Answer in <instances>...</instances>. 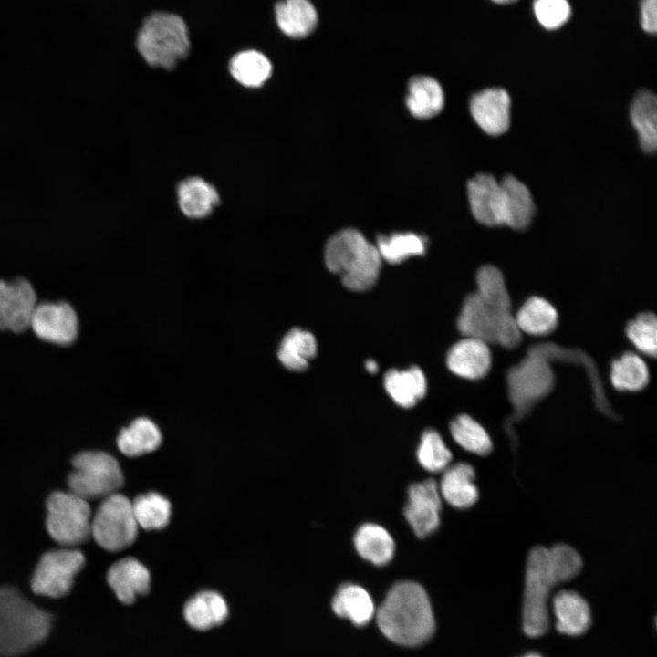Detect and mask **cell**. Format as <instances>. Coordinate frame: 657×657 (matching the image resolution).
<instances>
[{
    "mask_svg": "<svg viewBox=\"0 0 657 657\" xmlns=\"http://www.w3.org/2000/svg\"><path fill=\"white\" fill-rule=\"evenodd\" d=\"M610 378L620 391H637L649 382L650 373L646 362L633 352H626L610 365Z\"/></svg>",
    "mask_w": 657,
    "mask_h": 657,
    "instance_id": "34",
    "label": "cell"
},
{
    "mask_svg": "<svg viewBox=\"0 0 657 657\" xmlns=\"http://www.w3.org/2000/svg\"><path fill=\"white\" fill-rule=\"evenodd\" d=\"M85 558L79 550L64 548L45 553L32 577L31 588L36 594L59 598L67 595L74 577L83 568Z\"/></svg>",
    "mask_w": 657,
    "mask_h": 657,
    "instance_id": "11",
    "label": "cell"
},
{
    "mask_svg": "<svg viewBox=\"0 0 657 657\" xmlns=\"http://www.w3.org/2000/svg\"><path fill=\"white\" fill-rule=\"evenodd\" d=\"M500 184L503 194L504 225L516 230L527 228L536 213L530 191L513 175L505 176Z\"/></svg>",
    "mask_w": 657,
    "mask_h": 657,
    "instance_id": "19",
    "label": "cell"
},
{
    "mask_svg": "<svg viewBox=\"0 0 657 657\" xmlns=\"http://www.w3.org/2000/svg\"><path fill=\"white\" fill-rule=\"evenodd\" d=\"M467 194L472 214L480 224L504 225L502 188L493 175H475L467 183Z\"/></svg>",
    "mask_w": 657,
    "mask_h": 657,
    "instance_id": "16",
    "label": "cell"
},
{
    "mask_svg": "<svg viewBox=\"0 0 657 657\" xmlns=\"http://www.w3.org/2000/svg\"><path fill=\"white\" fill-rule=\"evenodd\" d=\"M491 1L495 4H498V5H509V4L516 2L517 0H491Z\"/></svg>",
    "mask_w": 657,
    "mask_h": 657,
    "instance_id": "45",
    "label": "cell"
},
{
    "mask_svg": "<svg viewBox=\"0 0 657 657\" xmlns=\"http://www.w3.org/2000/svg\"><path fill=\"white\" fill-rule=\"evenodd\" d=\"M626 335L632 345L644 355L655 358L657 350V321L652 313H641L626 327Z\"/></svg>",
    "mask_w": 657,
    "mask_h": 657,
    "instance_id": "40",
    "label": "cell"
},
{
    "mask_svg": "<svg viewBox=\"0 0 657 657\" xmlns=\"http://www.w3.org/2000/svg\"><path fill=\"white\" fill-rule=\"evenodd\" d=\"M515 319L521 333L544 336L557 328L558 315L548 300L532 297L521 306L515 315Z\"/></svg>",
    "mask_w": 657,
    "mask_h": 657,
    "instance_id": "30",
    "label": "cell"
},
{
    "mask_svg": "<svg viewBox=\"0 0 657 657\" xmlns=\"http://www.w3.org/2000/svg\"><path fill=\"white\" fill-rule=\"evenodd\" d=\"M324 256L328 270L339 275L343 285L353 291H365L375 285L382 260L376 245L355 229L332 235Z\"/></svg>",
    "mask_w": 657,
    "mask_h": 657,
    "instance_id": "3",
    "label": "cell"
},
{
    "mask_svg": "<svg viewBox=\"0 0 657 657\" xmlns=\"http://www.w3.org/2000/svg\"><path fill=\"white\" fill-rule=\"evenodd\" d=\"M425 244L423 236L414 233H393L379 235L376 247L381 259L399 264L411 256L423 255Z\"/></svg>",
    "mask_w": 657,
    "mask_h": 657,
    "instance_id": "36",
    "label": "cell"
},
{
    "mask_svg": "<svg viewBox=\"0 0 657 657\" xmlns=\"http://www.w3.org/2000/svg\"><path fill=\"white\" fill-rule=\"evenodd\" d=\"M522 657H542V656H541L540 654H538V653H536V652H529V653H527V654H526V655H524V656H522Z\"/></svg>",
    "mask_w": 657,
    "mask_h": 657,
    "instance_id": "46",
    "label": "cell"
},
{
    "mask_svg": "<svg viewBox=\"0 0 657 657\" xmlns=\"http://www.w3.org/2000/svg\"><path fill=\"white\" fill-rule=\"evenodd\" d=\"M177 194L180 209L190 218L206 217L219 203L216 189L199 177L182 181L177 188Z\"/></svg>",
    "mask_w": 657,
    "mask_h": 657,
    "instance_id": "24",
    "label": "cell"
},
{
    "mask_svg": "<svg viewBox=\"0 0 657 657\" xmlns=\"http://www.w3.org/2000/svg\"><path fill=\"white\" fill-rule=\"evenodd\" d=\"M69 491L86 499L105 498L122 486L124 479L118 461L100 451H86L72 459Z\"/></svg>",
    "mask_w": 657,
    "mask_h": 657,
    "instance_id": "7",
    "label": "cell"
},
{
    "mask_svg": "<svg viewBox=\"0 0 657 657\" xmlns=\"http://www.w3.org/2000/svg\"><path fill=\"white\" fill-rule=\"evenodd\" d=\"M557 630L563 634L578 636L584 633L591 622L587 601L573 590L558 592L552 602Z\"/></svg>",
    "mask_w": 657,
    "mask_h": 657,
    "instance_id": "20",
    "label": "cell"
},
{
    "mask_svg": "<svg viewBox=\"0 0 657 657\" xmlns=\"http://www.w3.org/2000/svg\"><path fill=\"white\" fill-rule=\"evenodd\" d=\"M47 529L64 546H75L91 536V510L88 500L68 492H55L47 501Z\"/></svg>",
    "mask_w": 657,
    "mask_h": 657,
    "instance_id": "10",
    "label": "cell"
},
{
    "mask_svg": "<svg viewBox=\"0 0 657 657\" xmlns=\"http://www.w3.org/2000/svg\"><path fill=\"white\" fill-rule=\"evenodd\" d=\"M136 45L149 65L172 69L189 53L187 26L174 14L153 13L140 28Z\"/></svg>",
    "mask_w": 657,
    "mask_h": 657,
    "instance_id": "4",
    "label": "cell"
},
{
    "mask_svg": "<svg viewBox=\"0 0 657 657\" xmlns=\"http://www.w3.org/2000/svg\"><path fill=\"white\" fill-rule=\"evenodd\" d=\"M474 476L473 466L467 463L447 466L438 486L441 496L456 508L472 506L478 498V490L474 483Z\"/></svg>",
    "mask_w": 657,
    "mask_h": 657,
    "instance_id": "21",
    "label": "cell"
},
{
    "mask_svg": "<svg viewBox=\"0 0 657 657\" xmlns=\"http://www.w3.org/2000/svg\"><path fill=\"white\" fill-rule=\"evenodd\" d=\"M131 501L121 494H112L102 502L91 518V537L102 548L117 552L130 547L138 535Z\"/></svg>",
    "mask_w": 657,
    "mask_h": 657,
    "instance_id": "9",
    "label": "cell"
},
{
    "mask_svg": "<svg viewBox=\"0 0 657 657\" xmlns=\"http://www.w3.org/2000/svg\"><path fill=\"white\" fill-rule=\"evenodd\" d=\"M457 328L465 337L497 343L506 349L517 347L522 339L515 315L508 318L499 317L476 292L464 299L457 319Z\"/></svg>",
    "mask_w": 657,
    "mask_h": 657,
    "instance_id": "8",
    "label": "cell"
},
{
    "mask_svg": "<svg viewBox=\"0 0 657 657\" xmlns=\"http://www.w3.org/2000/svg\"><path fill=\"white\" fill-rule=\"evenodd\" d=\"M279 29L292 38L309 36L318 24V13L309 0H283L275 5Z\"/></svg>",
    "mask_w": 657,
    "mask_h": 657,
    "instance_id": "22",
    "label": "cell"
},
{
    "mask_svg": "<svg viewBox=\"0 0 657 657\" xmlns=\"http://www.w3.org/2000/svg\"><path fill=\"white\" fill-rule=\"evenodd\" d=\"M510 106V96L501 88H488L476 92L469 103L474 120L491 136H498L508 130Z\"/></svg>",
    "mask_w": 657,
    "mask_h": 657,
    "instance_id": "15",
    "label": "cell"
},
{
    "mask_svg": "<svg viewBox=\"0 0 657 657\" xmlns=\"http://www.w3.org/2000/svg\"><path fill=\"white\" fill-rule=\"evenodd\" d=\"M30 328L43 340L68 345L78 336V317L73 308L66 302H45L36 305Z\"/></svg>",
    "mask_w": 657,
    "mask_h": 657,
    "instance_id": "12",
    "label": "cell"
},
{
    "mask_svg": "<svg viewBox=\"0 0 657 657\" xmlns=\"http://www.w3.org/2000/svg\"><path fill=\"white\" fill-rule=\"evenodd\" d=\"M454 441L464 450L484 456L491 453L493 443L485 428L467 414L457 416L450 424Z\"/></svg>",
    "mask_w": 657,
    "mask_h": 657,
    "instance_id": "37",
    "label": "cell"
},
{
    "mask_svg": "<svg viewBox=\"0 0 657 657\" xmlns=\"http://www.w3.org/2000/svg\"><path fill=\"white\" fill-rule=\"evenodd\" d=\"M316 353L315 337L308 331L295 328L284 336L277 356L287 369L302 371L307 369L308 361Z\"/></svg>",
    "mask_w": 657,
    "mask_h": 657,
    "instance_id": "33",
    "label": "cell"
},
{
    "mask_svg": "<svg viewBox=\"0 0 657 657\" xmlns=\"http://www.w3.org/2000/svg\"><path fill=\"white\" fill-rule=\"evenodd\" d=\"M131 504L139 527L147 530L161 529L169 523L171 504L160 494L151 492L140 495Z\"/></svg>",
    "mask_w": 657,
    "mask_h": 657,
    "instance_id": "38",
    "label": "cell"
},
{
    "mask_svg": "<svg viewBox=\"0 0 657 657\" xmlns=\"http://www.w3.org/2000/svg\"><path fill=\"white\" fill-rule=\"evenodd\" d=\"M52 618L12 587L0 588V657H16L40 644Z\"/></svg>",
    "mask_w": 657,
    "mask_h": 657,
    "instance_id": "2",
    "label": "cell"
},
{
    "mask_svg": "<svg viewBox=\"0 0 657 657\" xmlns=\"http://www.w3.org/2000/svg\"><path fill=\"white\" fill-rule=\"evenodd\" d=\"M381 631L392 642L418 646L435 629L434 618L424 589L412 581L394 584L376 613Z\"/></svg>",
    "mask_w": 657,
    "mask_h": 657,
    "instance_id": "1",
    "label": "cell"
},
{
    "mask_svg": "<svg viewBox=\"0 0 657 657\" xmlns=\"http://www.w3.org/2000/svg\"><path fill=\"white\" fill-rule=\"evenodd\" d=\"M533 13L547 30H557L568 22L572 8L568 0H534Z\"/></svg>",
    "mask_w": 657,
    "mask_h": 657,
    "instance_id": "41",
    "label": "cell"
},
{
    "mask_svg": "<svg viewBox=\"0 0 657 657\" xmlns=\"http://www.w3.org/2000/svg\"><path fill=\"white\" fill-rule=\"evenodd\" d=\"M543 347V344L532 346L527 356L507 373L508 395L514 409L509 422L524 418L554 386L551 358Z\"/></svg>",
    "mask_w": 657,
    "mask_h": 657,
    "instance_id": "6",
    "label": "cell"
},
{
    "mask_svg": "<svg viewBox=\"0 0 657 657\" xmlns=\"http://www.w3.org/2000/svg\"><path fill=\"white\" fill-rule=\"evenodd\" d=\"M441 495L433 479L416 483L408 491L404 516L419 537L434 532L440 524Z\"/></svg>",
    "mask_w": 657,
    "mask_h": 657,
    "instance_id": "14",
    "label": "cell"
},
{
    "mask_svg": "<svg viewBox=\"0 0 657 657\" xmlns=\"http://www.w3.org/2000/svg\"><path fill=\"white\" fill-rule=\"evenodd\" d=\"M334 612L356 626H364L375 613L374 603L366 589L355 584L342 585L332 600Z\"/></svg>",
    "mask_w": 657,
    "mask_h": 657,
    "instance_id": "28",
    "label": "cell"
},
{
    "mask_svg": "<svg viewBox=\"0 0 657 657\" xmlns=\"http://www.w3.org/2000/svg\"><path fill=\"white\" fill-rule=\"evenodd\" d=\"M631 121L635 128L641 149L654 152L657 146V99L646 89L639 91L631 105Z\"/></svg>",
    "mask_w": 657,
    "mask_h": 657,
    "instance_id": "27",
    "label": "cell"
},
{
    "mask_svg": "<svg viewBox=\"0 0 657 657\" xmlns=\"http://www.w3.org/2000/svg\"><path fill=\"white\" fill-rule=\"evenodd\" d=\"M354 545L364 559L377 566L389 563L395 551V543L390 533L375 524L362 525L355 534Z\"/></svg>",
    "mask_w": 657,
    "mask_h": 657,
    "instance_id": "29",
    "label": "cell"
},
{
    "mask_svg": "<svg viewBox=\"0 0 657 657\" xmlns=\"http://www.w3.org/2000/svg\"><path fill=\"white\" fill-rule=\"evenodd\" d=\"M560 583L550 564L548 548H533L527 558L522 607L523 630L527 636L538 637L548 631V600L552 589Z\"/></svg>",
    "mask_w": 657,
    "mask_h": 657,
    "instance_id": "5",
    "label": "cell"
},
{
    "mask_svg": "<svg viewBox=\"0 0 657 657\" xmlns=\"http://www.w3.org/2000/svg\"><path fill=\"white\" fill-rule=\"evenodd\" d=\"M161 443L162 434L158 426L145 417L137 418L122 429L117 439L120 451L130 457L151 453L156 450Z\"/></svg>",
    "mask_w": 657,
    "mask_h": 657,
    "instance_id": "31",
    "label": "cell"
},
{
    "mask_svg": "<svg viewBox=\"0 0 657 657\" xmlns=\"http://www.w3.org/2000/svg\"><path fill=\"white\" fill-rule=\"evenodd\" d=\"M446 362L449 370L457 376L479 380L487 374L491 367L492 356L488 343L465 337L449 349Z\"/></svg>",
    "mask_w": 657,
    "mask_h": 657,
    "instance_id": "17",
    "label": "cell"
},
{
    "mask_svg": "<svg viewBox=\"0 0 657 657\" xmlns=\"http://www.w3.org/2000/svg\"><path fill=\"white\" fill-rule=\"evenodd\" d=\"M183 615L190 626L205 631L226 620L228 607L219 593L204 590L195 594L185 603Z\"/></svg>",
    "mask_w": 657,
    "mask_h": 657,
    "instance_id": "23",
    "label": "cell"
},
{
    "mask_svg": "<svg viewBox=\"0 0 657 657\" xmlns=\"http://www.w3.org/2000/svg\"><path fill=\"white\" fill-rule=\"evenodd\" d=\"M36 305L35 290L28 281L22 278L12 282L0 280V329L26 330L30 327Z\"/></svg>",
    "mask_w": 657,
    "mask_h": 657,
    "instance_id": "13",
    "label": "cell"
},
{
    "mask_svg": "<svg viewBox=\"0 0 657 657\" xmlns=\"http://www.w3.org/2000/svg\"><path fill=\"white\" fill-rule=\"evenodd\" d=\"M478 296L502 318L513 317L511 299L501 271L490 265L479 268L476 274Z\"/></svg>",
    "mask_w": 657,
    "mask_h": 657,
    "instance_id": "32",
    "label": "cell"
},
{
    "mask_svg": "<svg viewBox=\"0 0 657 657\" xmlns=\"http://www.w3.org/2000/svg\"><path fill=\"white\" fill-rule=\"evenodd\" d=\"M107 581L117 598L125 604L150 589L151 575L147 568L133 558H125L110 566Z\"/></svg>",
    "mask_w": 657,
    "mask_h": 657,
    "instance_id": "18",
    "label": "cell"
},
{
    "mask_svg": "<svg viewBox=\"0 0 657 657\" xmlns=\"http://www.w3.org/2000/svg\"><path fill=\"white\" fill-rule=\"evenodd\" d=\"M417 457L424 469L430 472H439L448 466L452 454L441 435L436 431L429 429L422 433L417 450Z\"/></svg>",
    "mask_w": 657,
    "mask_h": 657,
    "instance_id": "39",
    "label": "cell"
},
{
    "mask_svg": "<svg viewBox=\"0 0 657 657\" xmlns=\"http://www.w3.org/2000/svg\"><path fill=\"white\" fill-rule=\"evenodd\" d=\"M640 22L641 28L648 34L657 31V0H641Z\"/></svg>",
    "mask_w": 657,
    "mask_h": 657,
    "instance_id": "43",
    "label": "cell"
},
{
    "mask_svg": "<svg viewBox=\"0 0 657 657\" xmlns=\"http://www.w3.org/2000/svg\"><path fill=\"white\" fill-rule=\"evenodd\" d=\"M550 564L561 583L576 577L582 568V559L572 547L556 544L548 548Z\"/></svg>",
    "mask_w": 657,
    "mask_h": 657,
    "instance_id": "42",
    "label": "cell"
},
{
    "mask_svg": "<svg viewBox=\"0 0 657 657\" xmlns=\"http://www.w3.org/2000/svg\"><path fill=\"white\" fill-rule=\"evenodd\" d=\"M229 70L233 78L245 87L262 86L271 76L272 65L268 58L256 50H245L235 55Z\"/></svg>",
    "mask_w": 657,
    "mask_h": 657,
    "instance_id": "35",
    "label": "cell"
},
{
    "mask_svg": "<svg viewBox=\"0 0 657 657\" xmlns=\"http://www.w3.org/2000/svg\"><path fill=\"white\" fill-rule=\"evenodd\" d=\"M366 370L370 373H375L378 370V365L373 360H368L365 362Z\"/></svg>",
    "mask_w": 657,
    "mask_h": 657,
    "instance_id": "44",
    "label": "cell"
},
{
    "mask_svg": "<svg viewBox=\"0 0 657 657\" xmlns=\"http://www.w3.org/2000/svg\"><path fill=\"white\" fill-rule=\"evenodd\" d=\"M384 387L398 405L411 408L424 397L427 385L422 370L412 366L405 370H389L384 376Z\"/></svg>",
    "mask_w": 657,
    "mask_h": 657,
    "instance_id": "25",
    "label": "cell"
},
{
    "mask_svg": "<svg viewBox=\"0 0 657 657\" xmlns=\"http://www.w3.org/2000/svg\"><path fill=\"white\" fill-rule=\"evenodd\" d=\"M444 95L439 82L428 76H416L408 85L406 105L416 118L428 119L443 108Z\"/></svg>",
    "mask_w": 657,
    "mask_h": 657,
    "instance_id": "26",
    "label": "cell"
}]
</instances>
